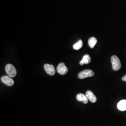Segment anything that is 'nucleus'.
Wrapping results in <instances>:
<instances>
[{
	"label": "nucleus",
	"instance_id": "f257e3e1",
	"mask_svg": "<svg viewBox=\"0 0 126 126\" xmlns=\"http://www.w3.org/2000/svg\"><path fill=\"white\" fill-rule=\"evenodd\" d=\"M111 61L112 64V68L113 71H117L121 69L122 66L121 63L120 59H119L116 56H113L111 57Z\"/></svg>",
	"mask_w": 126,
	"mask_h": 126
},
{
	"label": "nucleus",
	"instance_id": "f03ea898",
	"mask_svg": "<svg viewBox=\"0 0 126 126\" xmlns=\"http://www.w3.org/2000/svg\"><path fill=\"white\" fill-rule=\"evenodd\" d=\"M5 71L7 75L11 78H14L16 76L17 72L13 65L10 63L7 64L5 67Z\"/></svg>",
	"mask_w": 126,
	"mask_h": 126
},
{
	"label": "nucleus",
	"instance_id": "7ed1b4c3",
	"mask_svg": "<svg viewBox=\"0 0 126 126\" xmlns=\"http://www.w3.org/2000/svg\"><path fill=\"white\" fill-rule=\"evenodd\" d=\"M94 73L91 70H85L81 71L78 74V77L80 79H84L88 77H91L94 76Z\"/></svg>",
	"mask_w": 126,
	"mask_h": 126
},
{
	"label": "nucleus",
	"instance_id": "20e7f679",
	"mask_svg": "<svg viewBox=\"0 0 126 126\" xmlns=\"http://www.w3.org/2000/svg\"><path fill=\"white\" fill-rule=\"evenodd\" d=\"M44 69L45 72L50 76H53L55 74L56 71L54 66L52 64L46 63L44 65Z\"/></svg>",
	"mask_w": 126,
	"mask_h": 126
},
{
	"label": "nucleus",
	"instance_id": "39448f33",
	"mask_svg": "<svg viewBox=\"0 0 126 126\" xmlns=\"http://www.w3.org/2000/svg\"><path fill=\"white\" fill-rule=\"evenodd\" d=\"M57 72L61 75H64L68 72V68L63 63H60L57 67Z\"/></svg>",
	"mask_w": 126,
	"mask_h": 126
},
{
	"label": "nucleus",
	"instance_id": "423d86ee",
	"mask_svg": "<svg viewBox=\"0 0 126 126\" xmlns=\"http://www.w3.org/2000/svg\"><path fill=\"white\" fill-rule=\"evenodd\" d=\"M1 80L6 85L8 86H12L14 84L13 79L9 76H4L1 78Z\"/></svg>",
	"mask_w": 126,
	"mask_h": 126
},
{
	"label": "nucleus",
	"instance_id": "0eeeda50",
	"mask_svg": "<svg viewBox=\"0 0 126 126\" xmlns=\"http://www.w3.org/2000/svg\"><path fill=\"white\" fill-rule=\"evenodd\" d=\"M86 95L87 99L88 100H89L91 102L95 103L96 102L97 98L91 91L90 90L87 91L86 92Z\"/></svg>",
	"mask_w": 126,
	"mask_h": 126
},
{
	"label": "nucleus",
	"instance_id": "6e6552de",
	"mask_svg": "<svg viewBox=\"0 0 126 126\" xmlns=\"http://www.w3.org/2000/svg\"><path fill=\"white\" fill-rule=\"evenodd\" d=\"M77 99L80 102H83L84 104H87L88 103V99L86 97V95L83 94H79L77 95Z\"/></svg>",
	"mask_w": 126,
	"mask_h": 126
},
{
	"label": "nucleus",
	"instance_id": "1a4fd4ad",
	"mask_svg": "<svg viewBox=\"0 0 126 126\" xmlns=\"http://www.w3.org/2000/svg\"><path fill=\"white\" fill-rule=\"evenodd\" d=\"M91 59L88 54H86L84 56L82 59L79 62V64L81 65H83L84 64H88L91 62Z\"/></svg>",
	"mask_w": 126,
	"mask_h": 126
},
{
	"label": "nucleus",
	"instance_id": "9d476101",
	"mask_svg": "<svg viewBox=\"0 0 126 126\" xmlns=\"http://www.w3.org/2000/svg\"><path fill=\"white\" fill-rule=\"evenodd\" d=\"M117 108L121 111L126 110V100H121L117 104Z\"/></svg>",
	"mask_w": 126,
	"mask_h": 126
},
{
	"label": "nucleus",
	"instance_id": "9b49d317",
	"mask_svg": "<svg viewBox=\"0 0 126 126\" xmlns=\"http://www.w3.org/2000/svg\"><path fill=\"white\" fill-rule=\"evenodd\" d=\"M97 42V39L94 37H92L89 39L88 41V45L91 48H94L95 45Z\"/></svg>",
	"mask_w": 126,
	"mask_h": 126
},
{
	"label": "nucleus",
	"instance_id": "f8f14e48",
	"mask_svg": "<svg viewBox=\"0 0 126 126\" xmlns=\"http://www.w3.org/2000/svg\"><path fill=\"white\" fill-rule=\"evenodd\" d=\"M83 45V41L82 40H79V41L73 45V48L75 50H79L81 49Z\"/></svg>",
	"mask_w": 126,
	"mask_h": 126
},
{
	"label": "nucleus",
	"instance_id": "ddd939ff",
	"mask_svg": "<svg viewBox=\"0 0 126 126\" xmlns=\"http://www.w3.org/2000/svg\"><path fill=\"white\" fill-rule=\"evenodd\" d=\"M122 80L123 81H126V75H125L122 78Z\"/></svg>",
	"mask_w": 126,
	"mask_h": 126
}]
</instances>
